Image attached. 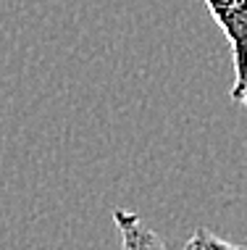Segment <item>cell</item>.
Instances as JSON below:
<instances>
[{
	"instance_id": "6da1fadb",
	"label": "cell",
	"mask_w": 247,
	"mask_h": 250,
	"mask_svg": "<svg viewBox=\"0 0 247 250\" xmlns=\"http://www.w3.org/2000/svg\"><path fill=\"white\" fill-rule=\"evenodd\" d=\"M205 5L231 45V61H234L231 100L247 108V0H205Z\"/></svg>"
},
{
	"instance_id": "7a4b0ae2",
	"label": "cell",
	"mask_w": 247,
	"mask_h": 250,
	"mask_svg": "<svg viewBox=\"0 0 247 250\" xmlns=\"http://www.w3.org/2000/svg\"><path fill=\"white\" fill-rule=\"evenodd\" d=\"M113 224L118 229L121 250H166L163 240L142 221V216L134 211L116 208L113 211Z\"/></svg>"
},
{
	"instance_id": "3957f363",
	"label": "cell",
	"mask_w": 247,
	"mask_h": 250,
	"mask_svg": "<svg viewBox=\"0 0 247 250\" xmlns=\"http://www.w3.org/2000/svg\"><path fill=\"white\" fill-rule=\"evenodd\" d=\"M184 250H247L245 245H234V242H226L218 234H213L210 229L200 227L195 229L190 240L184 242Z\"/></svg>"
}]
</instances>
